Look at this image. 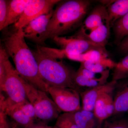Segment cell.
I'll return each mask as SVG.
<instances>
[{
    "label": "cell",
    "instance_id": "cell-15",
    "mask_svg": "<svg viewBox=\"0 0 128 128\" xmlns=\"http://www.w3.org/2000/svg\"><path fill=\"white\" fill-rule=\"evenodd\" d=\"M60 57L62 59L67 58L81 63L86 61H98L108 57L105 48L89 50L84 54H69L61 50Z\"/></svg>",
    "mask_w": 128,
    "mask_h": 128
},
{
    "label": "cell",
    "instance_id": "cell-31",
    "mask_svg": "<svg viewBox=\"0 0 128 128\" xmlns=\"http://www.w3.org/2000/svg\"><path fill=\"white\" fill-rule=\"evenodd\" d=\"M118 50L124 55H128V35L118 44Z\"/></svg>",
    "mask_w": 128,
    "mask_h": 128
},
{
    "label": "cell",
    "instance_id": "cell-23",
    "mask_svg": "<svg viewBox=\"0 0 128 128\" xmlns=\"http://www.w3.org/2000/svg\"><path fill=\"white\" fill-rule=\"evenodd\" d=\"M54 127V128H78L74 121L72 112L60 114Z\"/></svg>",
    "mask_w": 128,
    "mask_h": 128
},
{
    "label": "cell",
    "instance_id": "cell-33",
    "mask_svg": "<svg viewBox=\"0 0 128 128\" xmlns=\"http://www.w3.org/2000/svg\"><path fill=\"white\" fill-rule=\"evenodd\" d=\"M11 124L12 127V128H22L21 127L17 125L15 122H13Z\"/></svg>",
    "mask_w": 128,
    "mask_h": 128
},
{
    "label": "cell",
    "instance_id": "cell-32",
    "mask_svg": "<svg viewBox=\"0 0 128 128\" xmlns=\"http://www.w3.org/2000/svg\"><path fill=\"white\" fill-rule=\"evenodd\" d=\"M25 128H54V126H48L47 124L42 123H34Z\"/></svg>",
    "mask_w": 128,
    "mask_h": 128
},
{
    "label": "cell",
    "instance_id": "cell-22",
    "mask_svg": "<svg viewBox=\"0 0 128 128\" xmlns=\"http://www.w3.org/2000/svg\"><path fill=\"white\" fill-rule=\"evenodd\" d=\"M74 80L76 84L79 87H88L90 88L107 83L106 81L92 80L86 78L77 72H75L74 74Z\"/></svg>",
    "mask_w": 128,
    "mask_h": 128
},
{
    "label": "cell",
    "instance_id": "cell-5",
    "mask_svg": "<svg viewBox=\"0 0 128 128\" xmlns=\"http://www.w3.org/2000/svg\"><path fill=\"white\" fill-rule=\"evenodd\" d=\"M7 54L5 60L6 77L4 86V92L8 98L16 103H20L28 99L22 82V78L12 66Z\"/></svg>",
    "mask_w": 128,
    "mask_h": 128
},
{
    "label": "cell",
    "instance_id": "cell-11",
    "mask_svg": "<svg viewBox=\"0 0 128 128\" xmlns=\"http://www.w3.org/2000/svg\"><path fill=\"white\" fill-rule=\"evenodd\" d=\"M0 96V110L10 117L18 126L25 128L34 122V120L26 116L18 107L16 103L8 98H5L2 95Z\"/></svg>",
    "mask_w": 128,
    "mask_h": 128
},
{
    "label": "cell",
    "instance_id": "cell-6",
    "mask_svg": "<svg viewBox=\"0 0 128 128\" xmlns=\"http://www.w3.org/2000/svg\"><path fill=\"white\" fill-rule=\"evenodd\" d=\"M48 91L61 112H70L81 108L79 92L75 89L49 86Z\"/></svg>",
    "mask_w": 128,
    "mask_h": 128
},
{
    "label": "cell",
    "instance_id": "cell-8",
    "mask_svg": "<svg viewBox=\"0 0 128 128\" xmlns=\"http://www.w3.org/2000/svg\"><path fill=\"white\" fill-rule=\"evenodd\" d=\"M60 1L59 0H30L20 18L14 24V29L23 28L32 20L50 12Z\"/></svg>",
    "mask_w": 128,
    "mask_h": 128
},
{
    "label": "cell",
    "instance_id": "cell-19",
    "mask_svg": "<svg viewBox=\"0 0 128 128\" xmlns=\"http://www.w3.org/2000/svg\"><path fill=\"white\" fill-rule=\"evenodd\" d=\"M73 118L78 128H93L96 124L95 116L92 112L82 108L72 112Z\"/></svg>",
    "mask_w": 128,
    "mask_h": 128
},
{
    "label": "cell",
    "instance_id": "cell-29",
    "mask_svg": "<svg viewBox=\"0 0 128 128\" xmlns=\"http://www.w3.org/2000/svg\"><path fill=\"white\" fill-rule=\"evenodd\" d=\"M102 128H128V122L124 119L106 120Z\"/></svg>",
    "mask_w": 128,
    "mask_h": 128
},
{
    "label": "cell",
    "instance_id": "cell-25",
    "mask_svg": "<svg viewBox=\"0 0 128 128\" xmlns=\"http://www.w3.org/2000/svg\"><path fill=\"white\" fill-rule=\"evenodd\" d=\"M7 53L4 46L0 44V88L1 92H4V86L6 77V71L5 64V58Z\"/></svg>",
    "mask_w": 128,
    "mask_h": 128
},
{
    "label": "cell",
    "instance_id": "cell-2",
    "mask_svg": "<svg viewBox=\"0 0 128 128\" xmlns=\"http://www.w3.org/2000/svg\"><path fill=\"white\" fill-rule=\"evenodd\" d=\"M54 10L43 42L48 38L61 36L74 30L82 23L90 2L86 0H60Z\"/></svg>",
    "mask_w": 128,
    "mask_h": 128
},
{
    "label": "cell",
    "instance_id": "cell-27",
    "mask_svg": "<svg viewBox=\"0 0 128 128\" xmlns=\"http://www.w3.org/2000/svg\"><path fill=\"white\" fill-rule=\"evenodd\" d=\"M16 104L18 107L28 116L34 120V121L38 119L34 108L28 99L20 103H16Z\"/></svg>",
    "mask_w": 128,
    "mask_h": 128
},
{
    "label": "cell",
    "instance_id": "cell-28",
    "mask_svg": "<svg viewBox=\"0 0 128 128\" xmlns=\"http://www.w3.org/2000/svg\"><path fill=\"white\" fill-rule=\"evenodd\" d=\"M10 0H0V30L6 28Z\"/></svg>",
    "mask_w": 128,
    "mask_h": 128
},
{
    "label": "cell",
    "instance_id": "cell-12",
    "mask_svg": "<svg viewBox=\"0 0 128 128\" xmlns=\"http://www.w3.org/2000/svg\"><path fill=\"white\" fill-rule=\"evenodd\" d=\"M117 82L112 80L104 84L90 88L82 92V109L93 112L97 99L104 93L110 94L114 90Z\"/></svg>",
    "mask_w": 128,
    "mask_h": 128
},
{
    "label": "cell",
    "instance_id": "cell-7",
    "mask_svg": "<svg viewBox=\"0 0 128 128\" xmlns=\"http://www.w3.org/2000/svg\"><path fill=\"white\" fill-rule=\"evenodd\" d=\"M52 39L63 52L69 54H81L92 50L105 48L84 39L77 33L71 36H57Z\"/></svg>",
    "mask_w": 128,
    "mask_h": 128
},
{
    "label": "cell",
    "instance_id": "cell-10",
    "mask_svg": "<svg viewBox=\"0 0 128 128\" xmlns=\"http://www.w3.org/2000/svg\"><path fill=\"white\" fill-rule=\"evenodd\" d=\"M107 20L108 14L106 7L103 4L100 5L95 8L85 19L77 33L84 37Z\"/></svg>",
    "mask_w": 128,
    "mask_h": 128
},
{
    "label": "cell",
    "instance_id": "cell-13",
    "mask_svg": "<svg viewBox=\"0 0 128 128\" xmlns=\"http://www.w3.org/2000/svg\"><path fill=\"white\" fill-rule=\"evenodd\" d=\"M114 110V99L110 94L104 93L97 99L93 113L95 117L100 122H102L113 114Z\"/></svg>",
    "mask_w": 128,
    "mask_h": 128
},
{
    "label": "cell",
    "instance_id": "cell-20",
    "mask_svg": "<svg viewBox=\"0 0 128 128\" xmlns=\"http://www.w3.org/2000/svg\"><path fill=\"white\" fill-rule=\"evenodd\" d=\"M117 63L109 58H104L98 61H86L81 63V65L85 68L96 73H102L114 68Z\"/></svg>",
    "mask_w": 128,
    "mask_h": 128
},
{
    "label": "cell",
    "instance_id": "cell-26",
    "mask_svg": "<svg viewBox=\"0 0 128 128\" xmlns=\"http://www.w3.org/2000/svg\"><path fill=\"white\" fill-rule=\"evenodd\" d=\"M110 70H108L102 73H96L88 70L82 66L80 65V68L77 72L86 78L92 80H104L107 81L109 76Z\"/></svg>",
    "mask_w": 128,
    "mask_h": 128
},
{
    "label": "cell",
    "instance_id": "cell-17",
    "mask_svg": "<svg viewBox=\"0 0 128 128\" xmlns=\"http://www.w3.org/2000/svg\"><path fill=\"white\" fill-rule=\"evenodd\" d=\"M30 0L10 1L6 27L15 24L22 16L25 8Z\"/></svg>",
    "mask_w": 128,
    "mask_h": 128
},
{
    "label": "cell",
    "instance_id": "cell-16",
    "mask_svg": "<svg viewBox=\"0 0 128 128\" xmlns=\"http://www.w3.org/2000/svg\"><path fill=\"white\" fill-rule=\"evenodd\" d=\"M110 26L108 20L106 21L86 36L82 37L92 42L105 47L110 35Z\"/></svg>",
    "mask_w": 128,
    "mask_h": 128
},
{
    "label": "cell",
    "instance_id": "cell-1",
    "mask_svg": "<svg viewBox=\"0 0 128 128\" xmlns=\"http://www.w3.org/2000/svg\"><path fill=\"white\" fill-rule=\"evenodd\" d=\"M2 41L3 46L19 75L36 89L48 93L49 86L41 78L38 63L26 43L22 28L14 29Z\"/></svg>",
    "mask_w": 128,
    "mask_h": 128
},
{
    "label": "cell",
    "instance_id": "cell-9",
    "mask_svg": "<svg viewBox=\"0 0 128 128\" xmlns=\"http://www.w3.org/2000/svg\"><path fill=\"white\" fill-rule=\"evenodd\" d=\"M54 10L48 13L40 16L30 22L22 28L25 38L38 44H44L43 37L51 17Z\"/></svg>",
    "mask_w": 128,
    "mask_h": 128
},
{
    "label": "cell",
    "instance_id": "cell-24",
    "mask_svg": "<svg viewBox=\"0 0 128 128\" xmlns=\"http://www.w3.org/2000/svg\"><path fill=\"white\" fill-rule=\"evenodd\" d=\"M128 76V55H127L117 64L114 68L112 80L117 82L118 80L127 77Z\"/></svg>",
    "mask_w": 128,
    "mask_h": 128
},
{
    "label": "cell",
    "instance_id": "cell-3",
    "mask_svg": "<svg viewBox=\"0 0 128 128\" xmlns=\"http://www.w3.org/2000/svg\"><path fill=\"white\" fill-rule=\"evenodd\" d=\"M36 60L41 78L50 86L69 88L80 92L74 80L75 72L62 62L41 50L38 46L32 51Z\"/></svg>",
    "mask_w": 128,
    "mask_h": 128
},
{
    "label": "cell",
    "instance_id": "cell-30",
    "mask_svg": "<svg viewBox=\"0 0 128 128\" xmlns=\"http://www.w3.org/2000/svg\"><path fill=\"white\" fill-rule=\"evenodd\" d=\"M0 128H12L9 122L7 116L3 111L0 110Z\"/></svg>",
    "mask_w": 128,
    "mask_h": 128
},
{
    "label": "cell",
    "instance_id": "cell-14",
    "mask_svg": "<svg viewBox=\"0 0 128 128\" xmlns=\"http://www.w3.org/2000/svg\"><path fill=\"white\" fill-rule=\"evenodd\" d=\"M106 7L110 26L128 12V0L102 1Z\"/></svg>",
    "mask_w": 128,
    "mask_h": 128
},
{
    "label": "cell",
    "instance_id": "cell-21",
    "mask_svg": "<svg viewBox=\"0 0 128 128\" xmlns=\"http://www.w3.org/2000/svg\"><path fill=\"white\" fill-rule=\"evenodd\" d=\"M115 42L118 45L128 35V12L114 24Z\"/></svg>",
    "mask_w": 128,
    "mask_h": 128
},
{
    "label": "cell",
    "instance_id": "cell-4",
    "mask_svg": "<svg viewBox=\"0 0 128 128\" xmlns=\"http://www.w3.org/2000/svg\"><path fill=\"white\" fill-rule=\"evenodd\" d=\"M22 82L28 99L33 106L38 119L48 121L57 119L61 111L46 92L36 89L22 78Z\"/></svg>",
    "mask_w": 128,
    "mask_h": 128
},
{
    "label": "cell",
    "instance_id": "cell-18",
    "mask_svg": "<svg viewBox=\"0 0 128 128\" xmlns=\"http://www.w3.org/2000/svg\"><path fill=\"white\" fill-rule=\"evenodd\" d=\"M114 114L128 111V81L120 86L116 92L114 99Z\"/></svg>",
    "mask_w": 128,
    "mask_h": 128
}]
</instances>
